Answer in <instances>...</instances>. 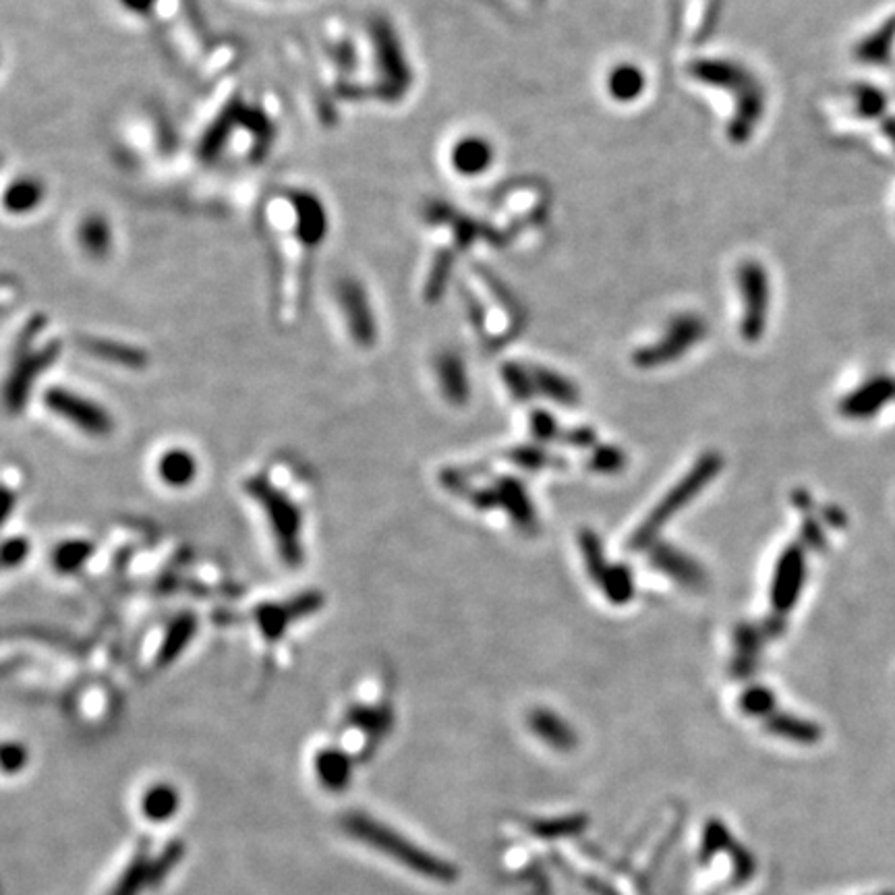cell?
Segmentation results:
<instances>
[{"label":"cell","mask_w":895,"mask_h":895,"mask_svg":"<svg viewBox=\"0 0 895 895\" xmlns=\"http://www.w3.org/2000/svg\"><path fill=\"white\" fill-rule=\"evenodd\" d=\"M46 189L42 181L34 177H21L5 191V210L11 214H30L32 210L40 208L44 201Z\"/></svg>","instance_id":"23"},{"label":"cell","mask_w":895,"mask_h":895,"mask_svg":"<svg viewBox=\"0 0 895 895\" xmlns=\"http://www.w3.org/2000/svg\"><path fill=\"white\" fill-rule=\"evenodd\" d=\"M496 150L492 141L481 135L460 137L450 152V164L460 177H479L492 168Z\"/></svg>","instance_id":"11"},{"label":"cell","mask_w":895,"mask_h":895,"mask_svg":"<svg viewBox=\"0 0 895 895\" xmlns=\"http://www.w3.org/2000/svg\"><path fill=\"white\" fill-rule=\"evenodd\" d=\"M707 330V322L697 313L676 315L668 324L666 334L634 353V363L639 367H659L661 363H670L699 344L707 336Z\"/></svg>","instance_id":"7"},{"label":"cell","mask_w":895,"mask_h":895,"mask_svg":"<svg viewBox=\"0 0 895 895\" xmlns=\"http://www.w3.org/2000/svg\"><path fill=\"white\" fill-rule=\"evenodd\" d=\"M156 471H158L160 481L166 487L185 489L195 481L199 467H197V458L189 450L170 448L160 454Z\"/></svg>","instance_id":"17"},{"label":"cell","mask_w":895,"mask_h":895,"mask_svg":"<svg viewBox=\"0 0 895 895\" xmlns=\"http://www.w3.org/2000/svg\"><path fill=\"white\" fill-rule=\"evenodd\" d=\"M531 378H533V386L550 390L562 402H570L574 398V388L566 380H562L558 373H554L550 369H531Z\"/></svg>","instance_id":"28"},{"label":"cell","mask_w":895,"mask_h":895,"mask_svg":"<svg viewBox=\"0 0 895 895\" xmlns=\"http://www.w3.org/2000/svg\"><path fill=\"white\" fill-rule=\"evenodd\" d=\"M531 724H533V732L539 738H543L545 742H550L554 748L568 750L576 742L572 730L552 711H535V715L531 717Z\"/></svg>","instance_id":"26"},{"label":"cell","mask_w":895,"mask_h":895,"mask_svg":"<svg viewBox=\"0 0 895 895\" xmlns=\"http://www.w3.org/2000/svg\"><path fill=\"white\" fill-rule=\"evenodd\" d=\"M742 303L740 334L748 342L763 338L771 311V278L767 268L757 259H744L736 274Z\"/></svg>","instance_id":"4"},{"label":"cell","mask_w":895,"mask_h":895,"mask_svg":"<svg viewBox=\"0 0 895 895\" xmlns=\"http://www.w3.org/2000/svg\"><path fill=\"white\" fill-rule=\"evenodd\" d=\"M27 763V750L21 744H5L3 748V765L7 773H17L25 767Z\"/></svg>","instance_id":"31"},{"label":"cell","mask_w":895,"mask_h":895,"mask_svg":"<svg viewBox=\"0 0 895 895\" xmlns=\"http://www.w3.org/2000/svg\"><path fill=\"white\" fill-rule=\"evenodd\" d=\"M195 634H197V618L193 614H179L177 618H172L158 651L156 659L158 666L160 668L170 666V663L191 645Z\"/></svg>","instance_id":"20"},{"label":"cell","mask_w":895,"mask_h":895,"mask_svg":"<svg viewBox=\"0 0 895 895\" xmlns=\"http://www.w3.org/2000/svg\"><path fill=\"white\" fill-rule=\"evenodd\" d=\"M344 829L351 831L357 840L371 844V848L384 852L386 856L398 860L400 864L407 866V869H411L423 877H431L436 881H452L454 879V869L450 864L419 850L415 844L404 840L400 833L392 831L384 823L375 821L367 815L346 817Z\"/></svg>","instance_id":"3"},{"label":"cell","mask_w":895,"mask_h":895,"mask_svg":"<svg viewBox=\"0 0 895 895\" xmlns=\"http://www.w3.org/2000/svg\"><path fill=\"white\" fill-rule=\"evenodd\" d=\"M315 775L320 784L332 792L344 790L351 782L353 759L349 750L342 748H324L315 755Z\"/></svg>","instance_id":"16"},{"label":"cell","mask_w":895,"mask_h":895,"mask_svg":"<svg viewBox=\"0 0 895 895\" xmlns=\"http://www.w3.org/2000/svg\"><path fill=\"white\" fill-rule=\"evenodd\" d=\"M179 794L177 790L168 786V784H158L154 788H150L141 800V811L143 817L154 821V823H164L168 819L175 817L177 808H179Z\"/></svg>","instance_id":"24"},{"label":"cell","mask_w":895,"mask_h":895,"mask_svg":"<svg viewBox=\"0 0 895 895\" xmlns=\"http://www.w3.org/2000/svg\"><path fill=\"white\" fill-rule=\"evenodd\" d=\"M647 90V75L634 63H618L605 77V92L618 104L637 102Z\"/></svg>","instance_id":"15"},{"label":"cell","mask_w":895,"mask_h":895,"mask_svg":"<svg viewBox=\"0 0 895 895\" xmlns=\"http://www.w3.org/2000/svg\"><path fill=\"white\" fill-rule=\"evenodd\" d=\"M293 204L297 208L299 233H301L303 241L309 245H317L326 237V228H328V218H326L324 206L317 201V197L303 193V191L293 195Z\"/></svg>","instance_id":"21"},{"label":"cell","mask_w":895,"mask_h":895,"mask_svg":"<svg viewBox=\"0 0 895 895\" xmlns=\"http://www.w3.org/2000/svg\"><path fill=\"white\" fill-rule=\"evenodd\" d=\"M75 239L85 255L92 259H104L114 247L112 224L100 212L85 214L75 228Z\"/></svg>","instance_id":"13"},{"label":"cell","mask_w":895,"mask_h":895,"mask_svg":"<svg viewBox=\"0 0 895 895\" xmlns=\"http://www.w3.org/2000/svg\"><path fill=\"white\" fill-rule=\"evenodd\" d=\"M21 357L15 361V369L7 382V404L11 411H19L30 396L32 384L52 365L59 355V344H48L44 349H21Z\"/></svg>","instance_id":"10"},{"label":"cell","mask_w":895,"mask_h":895,"mask_svg":"<svg viewBox=\"0 0 895 895\" xmlns=\"http://www.w3.org/2000/svg\"><path fill=\"white\" fill-rule=\"evenodd\" d=\"M85 351L92 353L98 359L110 361V363H119L123 367L129 369H137L148 363V355L135 349V346L117 342V340H106V338H85L83 340Z\"/></svg>","instance_id":"22"},{"label":"cell","mask_w":895,"mask_h":895,"mask_svg":"<svg viewBox=\"0 0 895 895\" xmlns=\"http://www.w3.org/2000/svg\"><path fill=\"white\" fill-rule=\"evenodd\" d=\"M802 585V558L796 554H790L782 566V581L775 583L773 601L777 608H788L794 601V595L798 593V587Z\"/></svg>","instance_id":"27"},{"label":"cell","mask_w":895,"mask_h":895,"mask_svg":"<svg viewBox=\"0 0 895 895\" xmlns=\"http://www.w3.org/2000/svg\"><path fill=\"white\" fill-rule=\"evenodd\" d=\"M394 724V713L390 707H371V705H355L346 713V728H351L365 744L382 740Z\"/></svg>","instance_id":"14"},{"label":"cell","mask_w":895,"mask_h":895,"mask_svg":"<svg viewBox=\"0 0 895 895\" xmlns=\"http://www.w3.org/2000/svg\"><path fill=\"white\" fill-rule=\"evenodd\" d=\"M336 303L353 340L361 346L375 344L378 324H375V313L361 280L353 276L340 278L336 284Z\"/></svg>","instance_id":"8"},{"label":"cell","mask_w":895,"mask_h":895,"mask_svg":"<svg viewBox=\"0 0 895 895\" xmlns=\"http://www.w3.org/2000/svg\"><path fill=\"white\" fill-rule=\"evenodd\" d=\"M688 75L711 88L732 92L736 104L726 135L734 146H742L753 139L767 110L765 88L753 71L728 59H699L688 65Z\"/></svg>","instance_id":"1"},{"label":"cell","mask_w":895,"mask_h":895,"mask_svg":"<svg viewBox=\"0 0 895 895\" xmlns=\"http://www.w3.org/2000/svg\"><path fill=\"white\" fill-rule=\"evenodd\" d=\"M30 556V541L25 537H11L3 545V564L5 568H15L25 562Z\"/></svg>","instance_id":"30"},{"label":"cell","mask_w":895,"mask_h":895,"mask_svg":"<svg viewBox=\"0 0 895 895\" xmlns=\"http://www.w3.org/2000/svg\"><path fill=\"white\" fill-rule=\"evenodd\" d=\"M121 3H123V7L129 9V11L143 13V11H148V9H150V5L154 3V0H121Z\"/></svg>","instance_id":"33"},{"label":"cell","mask_w":895,"mask_h":895,"mask_svg":"<svg viewBox=\"0 0 895 895\" xmlns=\"http://www.w3.org/2000/svg\"><path fill=\"white\" fill-rule=\"evenodd\" d=\"M44 404L50 413L71 423L75 429L90 438H106L114 429V421L102 404L69 388H48L44 392Z\"/></svg>","instance_id":"6"},{"label":"cell","mask_w":895,"mask_h":895,"mask_svg":"<svg viewBox=\"0 0 895 895\" xmlns=\"http://www.w3.org/2000/svg\"><path fill=\"white\" fill-rule=\"evenodd\" d=\"M769 705H771V699H769V695H767L765 690H759V692H755V695L746 697V709L753 711V713L767 711Z\"/></svg>","instance_id":"32"},{"label":"cell","mask_w":895,"mask_h":895,"mask_svg":"<svg viewBox=\"0 0 895 895\" xmlns=\"http://www.w3.org/2000/svg\"><path fill=\"white\" fill-rule=\"evenodd\" d=\"M245 492L262 508L280 560L288 568H301L305 560L301 508L266 477L247 479Z\"/></svg>","instance_id":"2"},{"label":"cell","mask_w":895,"mask_h":895,"mask_svg":"<svg viewBox=\"0 0 895 895\" xmlns=\"http://www.w3.org/2000/svg\"><path fill=\"white\" fill-rule=\"evenodd\" d=\"M94 556V543L85 539H67L54 547L52 566L61 574H75Z\"/></svg>","instance_id":"25"},{"label":"cell","mask_w":895,"mask_h":895,"mask_svg":"<svg viewBox=\"0 0 895 895\" xmlns=\"http://www.w3.org/2000/svg\"><path fill=\"white\" fill-rule=\"evenodd\" d=\"M893 394V380H871L869 384L860 386L852 396H848V400L844 402V413H848V417H871V413L885 407Z\"/></svg>","instance_id":"19"},{"label":"cell","mask_w":895,"mask_h":895,"mask_svg":"<svg viewBox=\"0 0 895 895\" xmlns=\"http://www.w3.org/2000/svg\"><path fill=\"white\" fill-rule=\"evenodd\" d=\"M322 603L324 599L320 593H307L284 603H262L255 610V622L268 641H278L284 637L288 626L315 614L322 608Z\"/></svg>","instance_id":"9"},{"label":"cell","mask_w":895,"mask_h":895,"mask_svg":"<svg viewBox=\"0 0 895 895\" xmlns=\"http://www.w3.org/2000/svg\"><path fill=\"white\" fill-rule=\"evenodd\" d=\"M717 467H719L717 460H715V458H713V460L709 458L707 463H703L695 473H692V475H690V477L676 489V492H672V496L653 512V516L649 518V523L641 529V533H639L637 537H634V543H639L641 539H649V537L655 533L657 525H659L661 521L666 523L668 518L672 516V514H670L672 510H676L678 506H684V504L690 500V498H686V496H690L692 492H695V489L699 492V489L705 485V479H709V475L715 473Z\"/></svg>","instance_id":"12"},{"label":"cell","mask_w":895,"mask_h":895,"mask_svg":"<svg viewBox=\"0 0 895 895\" xmlns=\"http://www.w3.org/2000/svg\"><path fill=\"white\" fill-rule=\"evenodd\" d=\"M452 264H454V259H452L450 251L436 257V264H433V270H431L429 282H427V301H438V297L442 295L444 286L450 278Z\"/></svg>","instance_id":"29"},{"label":"cell","mask_w":895,"mask_h":895,"mask_svg":"<svg viewBox=\"0 0 895 895\" xmlns=\"http://www.w3.org/2000/svg\"><path fill=\"white\" fill-rule=\"evenodd\" d=\"M373 48L378 56V69L382 75V94L390 100L402 98L411 90L413 71L404 54V46L388 19H375L371 25Z\"/></svg>","instance_id":"5"},{"label":"cell","mask_w":895,"mask_h":895,"mask_svg":"<svg viewBox=\"0 0 895 895\" xmlns=\"http://www.w3.org/2000/svg\"><path fill=\"white\" fill-rule=\"evenodd\" d=\"M436 373L440 380V388L446 400L454 404H463L469 398V378L467 367L460 355L446 351L436 359Z\"/></svg>","instance_id":"18"}]
</instances>
